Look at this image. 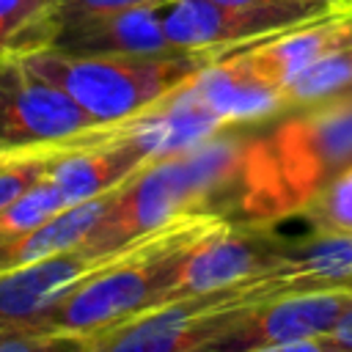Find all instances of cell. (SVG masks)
I'll use <instances>...</instances> for the list:
<instances>
[{
	"instance_id": "obj_3",
	"label": "cell",
	"mask_w": 352,
	"mask_h": 352,
	"mask_svg": "<svg viewBox=\"0 0 352 352\" xmlns=\"http://www.w3.org/2000/svg\"><path fill=\"white\" fill-rule=\"evenodd\" d=\"M352 165V96L302 107L275 132L250 138L234 220L278 223Z\"/></svg>"
},
{
	"instance_id": "obj_25",
	"label": "cell",
	"mask_w": 352,
	"mask_h": 352,
	"mask_svg": "<svg viewBox=\"0 0 352 352\" xmlns=\"http://www.w3.org/2000/svg\"><path fill=\"white\" fill-rule=\"evenodd\" d=\"M346 8V14H349V19H352V6H344Z\"/></svg>"
},
{
	"instance_id": "obj_23",
	"label": "cell",
	"mask_w": 352,
	"mask_h": 352,
	"mask_svg": "<svg viewBox=\"0 0 352 352\" xmlns=\"http://www.w3.org/2000/svg\"><path fill=\"white\" fill-rule=\"evenodd\" d=\"M327 349L330 352H341V349L352 352V305L344 311V316L338 319V324L327 336Z\"/></svg>"
},
{
	"instance_id": "obj_6",
	"label": "cell",
	"mask_w": 352,
	"mask_h": 352,
	"mask_svg": "<svg viewBox=\"0 0 352 352\" xmlns=\"http://www.w3.org/2000/svg\"><path fill=\"white\" fill-rule=\"evenodd\" d=\"M338 8L316 3L236 6L223 0H168L162 6V25L176 50H209L226 55Z\"/></svg>"
},
{
	"instance_id": "obj_8",
	"label": "cell",
	"mask_w": 352,
	"mask_h": 352,
	"mask_svg": "<svg viewBox=\"0 0 352 352\" xmlns=\"http://www.w3.org/2000/svg\"><path fill=\"white\" fill-rule=\"evenodd\" d=\"M352 305V289H302L258 302L214 349L330 352L327 336Z\"/></svg>"
},
{
	"instance_id": "obj_4",
	"label": "cell",
	"mask_w": 352,
	"mask_h": 352,
	"mask_svg": "<svg viewBox=\"0 0 352 352\" xmlns=\"http://www.w3.org/2000/svg\"><path fill=\"white\" fill-rule=\"evenodd\" d=\"M25 58L99 124H124L157 107L223 55L209 50H179L168 55H66L38 50Z\"/></svg>"
},
{
	"instance_id": "obj_7",
	"label": "cell",
	"mask_w": 352,
	"mask_h": 352,
	"mask_svg": "<svg viewBox=\"0 0 352 352\" xmlns=\"http://www.w3.org/2000/svg\"><path fill=\"white\" fill-rule=\"evenodd\" d=\"M102 126L25 55H0V148L72 140Z\"/></svg>"
},
{
	"instance_id": "obj_26",
	"label": "cell",
	"mask_w": 352,
	"mask_h": 352,
	"mask_svg": "<svg viewBox=\"0 0 352 352\" xmlns=\"http://www.w3.org/2000/svg\"><path fill=\"white\" fill-rule=\"evenodd\" d=\"M344 94H349V96H352V85H349V88H346V91H344ZM338 96H341V94H338Z\"/></svg>"
},
{
	"instance_id": "obj_17",
	"label": "cell",
	"mask_w": 352,
	"mask_h": 352,
	"mask_svg": "<svg viewBox=\"0 0 352 352\" xmlns=\"http://www.w3.org/2000/svg\"><path fill=\"white\" fill-rule=\"evenodd\" d=\"M55 3L58 0H0V55L47 50L55 36Z\"/></svg>"
},
{
	"instance_id": "obj_21",
	"label": "cell",
	"mask_w": 352,
	"mask_h": 352,
	"mask_svg": "<svg viewBox=\"0 0 352 352\" xmlns=\"http://www.w3.org/2000/svg\"><path fill=\"white\" fill-rule=\"evenodd\" d=\"M72 140L30 148H0V209L19 198L41 176H47Z\"/></svg>"
},
{
	"instance_id": "obj_20",
	"label": "cell",
	"mask_w": 352,
	"mask_h": 352,
	"mask_svg": "<svg viewBox=\"0 0 352 352\" xmlns=\"http://www.w3.org/2000/svg\"><path fill=\"white\" fill-rule=\"evenodd\" d=\"M297 214L311 234H352V165L327 179Z\"/></svg>"
},
{
	"instance_id": "obj_18",
	"label": "cell",
	"mask_w": 352,
	"mask_h": 352,
	"mask_svg": "<svg viewBox=\"0 0 352 352\" xmlns=\"http://www.w3.org/2000/svg\"><path fill=\"white\" fill-rule=\"evenodd\" d=\"M352 85V44L336 47L305 66L286 82V104L289 107H311L344 94Z\"/></svg>"
},
{
	"instance_id": "obj_15",
	"label": "cell",
	"mask_w": 352,
	"mask_h": 352,
	"mask_svg": "<svg viewBox=\"0 0 352 352\" xmlns=\"http://www.w3.org/2000/svg\"><path fill=\"white\" fill-rule=\"evenodd\" d=\"M344 44H352V19H349L346 8L341 6L338 11H333L327 16H319L314 22L289 28L278 36L248 44L236 52L258 74H264L267 80L286 88V82L294 74H300L305 66H311L324 52H330L336 47H344Z\"/></svg>"
},
{
	"instance_id": "obj_27",
	"label": "cell",
	"mask_w": 352,
	"mask_h": 352,
	"mask_svg": "<svg viewBox=\"0 0 352 352\" xmlns=\"http://www.w3.org/2000/svg\"><path fill=\"white\" fill-rule=\"evenodd\" d=\"M344 6H352V0H344Z\"/></svg>"
},
{
	"instance_id": "obj_16",
	"label": "cell",
	"mask_w": 352,
	"mask_h": 352,
	"mask_svg": "<svg viewBox=\"0 0 352 352\" xmlns=\"http://www.w3.org/2000/svg\"><path fill=\"white\" fill-rule=\"evenodd\" d=\"M110 198H113V192L91 198V201L72 204V206L60 209L55 217H50L47 223L36 226L33 231H28V234H22L11 242H3L0 245V272L22 267V264L41 261L47 256H55L60 250L82 245L85 236L96 228V223L107 212Z\"/></svg>"
},
{
	"instance_id": "obj_24",
	"label": "cell",
	"mask_w": 352,
	"mask_h": 352,
	"mask_svg": "<svg viewBox=\"0 0 352 352\" xmlns=\"http://www.w3.org/2000/svg\"><path fill=\"white\" fill-rule=\"evenodd\" d=\"M223 3H236V6H280V3H316V6H344V0H223Z\"/></svg>"
},
{
	"instance_id": "obj_9",
	"label": "cell",
	"mask_w": 352,
	"mask_h": 352,
	"mask_svg": "<svg viewBox=\"0 0 352 352\" xmlns=\"http://www.w3.org/2000/svg\"><path fill=\"white\" fill-rule=\"evenodd\" d=\"M272 226L261 220H217L190 248L170 300L209 294L258 278L283 245V236Z\"/></svg>"
},
{
	"instance_id": "obj_1",
	"label": "cell",
	"mask_w": 352,
	"mask_h": 352,
	"mask_svg": "<svg viewBox=\"0 0 352 352\" xmlns=\"http://www.w3.org/2000/svg\"><path fill=\"white\" fill-rule=\"evenodd\" d=\"M231 129L234 126L179 154L146 162L132 179L113 190L107 212L85 236L82 248L107 256L148 231L201 212L234 220L250 138L234 135Z\"/></svg>"
},
{
	"instance_id": "obj_13",
	"label": "cell",
	"mask_w": 352,
	"mask_h": 352,
	"mask_svg": "<svg viewBox=\"0 0 352 352\" xmlns=\"http://www.w3.org/2000/svg\"><path fill=\"white\" fill-rule=\"evenodd\" d=\"M66 55H168L179 52L165 33L162 6H138L58 28L52 44Z\"/></svg>"
},
{
	"instance_id": "obj_19",
	"label": "cell",
	"mask_w": 352,
	"mask_h": 352,
	"mask_svg": "<svg viewBox=\"0 0 352 352\" xmlns=\"http://www.w3.org/2000/svg\"><path fill=\"white\" fill-rule=\"evenodd\" d=\"M66 206H72V204L63 198V192L52 182V176L50 173L41 176L19 198H14L8 206L0 209V245L33 231L36 226L47 223Z\"/></svg>"
},
{
	"instance_id": "obj_5",
	"label": "cell",
	"mask_w": 352,
	"mask_h": 352,
	"mask_svg": "<svg viewBox=\"0 0 352 352\" xmlns=\"http://www.w3.org/2000/svg\"><path fill=\"white\" fill-rule=\"evenodd\" d=\"M261 300L248 283L160 302L85 338L82 352H195L214 349Z\"/></svg>"
},
{
	"instance_id": "obj_11",
	"label": "cell",
	"mask_w": 352,
	"mask_h": 352,
	"mask_svg": "<svg viewBox=\"0 0 352 352\" xmlns=\"http://www.w3.org/2000/svg\"><path fill=\"white\" fill-rule=\"evenodd\" d=\"M248 283L261 300L302 289H352V234L283 239L270 270Z\"/></svg>"
},
{
	"instance_id": "obj_14",
	"label": "cell",
	"mask_w": 352,
	"mask_h": 352,
	"mask_svg": "<svg viewBox=\"0 0 352 352\" xmlns=\"http://www.w3.org/2000/svg\"><path fill=\"white\" fill-rule=\"evenodd\" d=\"M190 85L228 126H239L289 110L286 91L258 74L236 50L201 69L190 80Z\"/></svg>"
},
{
	"instance_id": "obj_22",
	"label": "cell",
	"mask_w": 352,
	"mask_h": 352,
	"mask_svg": "<svg viewBox=\"0 0 352 352\" xmlns=\"http://www.w3.org/2000/svg\"><path fill=\"white\" fill-rule=\"evenodd\" d=\"M165 3L168 0H58L55 11H52V25L58 33V28H63L69 22L88 19V16L116 14V11H126V8H138V6H165Z\"/></svg>"
},
{
	"instance_id": "obj_12",
	"label": "cell",
	"mask_w": 352,
	"mask_h": 352,
	"mask_svg": "<svg viewBox=\"0 0 352 352\" xmlns=\"http://www.w3.org/2000/svg\"><path fill=\"white\" fill-rule=\"evenodd\" d=\"M116 250L107 256H96L77 245L41 261L0 272V327L11 322L36 319L38 314H44L74 283H80L85 275L107 264L116 256Z\"/></svg>"
},
{
	"instance_id": "obj_10",
	"label": "cell",
	"mask_w": 352,
	"mask_h": 352,
	"mask_svg": "<svg viewBox=\"0 0 352 352\" xmlns=\"http://www.w3.org/2000/svg\"><path fill=\"white\" fill-rule=\"evenodd\" d=\"M151 160L157 157L129 118L77 135L58 157L50 176L69 204H80L118 190Z\"/></svg>"
},
{
	"instance_id": "obj_2",
	"label": "cell",
	"mask_w": 352,
	"mask_h": 352,
	"mask_svg": "<svg viewBox=\"0 0 352 352\" xmlns=\"http://www.w3.org/2000/svg\"><path fill=\"white\" fill-rule=\"evenodd\" d=\"M217 220L223 217L209 212L187 214L121 245L107 264L74 283L36 322L77 336L82 352L85 338L168 302L190 248Z\"/></svg>"
}]
</instances>
